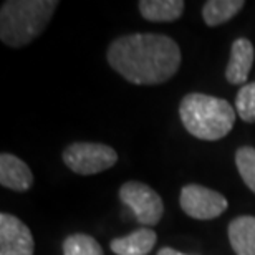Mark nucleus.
Segmentation results:
<instances>
[{
  "instance_id": "15",
  "label": "nucleus",
  "mask_w": 255,
  "mask_h": 255,
  "mask_svg": "<svg viewBox=\"0 0 255 255\" xmlns=\"http://www.w3.org/2000/svg\"><path fill=\"white\" fill-rule=\"evenodd\" d=\"M236 166L246 186L255 194V147L242 146L236 152Z\"/></svg>"
},
{
  "instance_id": "11",
  "label": "nucleus",
  "mask_w": 255,
  "mask_h": 255,
  "mask_svg": "<svg viewBox=\"0 0 255 255\" xmlns=\"http://www.w3.org/2000/svg\"><path fill=\"white\" fill-rule=\"evenodd\" d=\"M229 242L237 255H255V217L239 216L229 224Z\"/></svg>"
},
{
  "instance_id": "9",
  "label": "nucleus",
  "mask_w": 255,
  "mask_h": 255,
  "mask_svg": "<svg viewBox=\"0 0 255 255\" xmlns=\"http://www.w3.org/2000/svg\"><path fill=\"white\" fill-rule=\"evenodd\" d=\"M255 58L254 45L249 38L241 37L232 43L231 60L226 68V78L231 85H247L249 73Z\"/></svg>"
},
{
  "instance_id": "2",
  "label": "nucleus",
  "mask_w": 255,
  "mask_h": 255,
  "mask_svg": "<svg viewBox=\"0 0 255 255\" xmlns=\"http://www.w3.org/2000/svg\"><path fill=\"white\" fill-rule=\"evenodd\" d=\"M237 111L227 100L204 93H189L179 105V116L189 134L202 141H219L236 125Z\"/></svg>"
},
{
  "instance_id": "5",
  "label": "nucleus",
  "mask_w": 255,
  "mask_h": 255,
  "mask_svg": "<svg viewBox=\"0 0 255 255\" xmlns=\"http://www.w3.org/2000/svg\"><path fill=\"white\" fill-rule=\"evenodd\" d=\"M120 197L136 216L137 222L146 227L159 224L164 214V204L161 196L152 187L137 181H128L121 186Z\"/></svg>"
},
{
  "instance_id": "6",
  "label": "nucleus",
  "mask_w": 255,
  "mask_h": 255,
  "mask_svg": "<svg viewBox=\"0 0 255 255\" xmlns=\"http://www.w3.org/2000/svg\"><path fill=\"white\" fill-rule=\"evenodd\" d=\"M179 204L187 216L197 221H212L227 211L229 202L221 192L201 184H187L181 189Z\"/></svg>"
},
{
  "instance_id": "17",
  "label": "nucleus",
  "mask_w": 255,
  "mask_h": 255,
  "mask_svg": "<svg viewBox=\"0 0 255 255\" xmlns=\"http://www.w3.org/2000/svg\"><path fill=\"white\" fill-rule=\"evenodd\" d=\"M157 255H184V254L179 251H174V249H171V247H164L157 252Z\"/></svg>"
},
{
  "instance_id": "13",
  "label": "nucleus",
  "mask_w": 255,
  "mask_h": 255,
  "mask_svg": "<svg viewBox=\"0 0 255 255\" xmlns=\"http://www.w3.org/2000/svg\"><path fill=\"white\" fill-rule=\"evenodd\" d=\"M244 0H209L202 7L204 22L209 27H219L227 23L244 8Z\"/></svg>"
},
{
  "instance_id": "16",
  "label": "nucleus",
  "mask_w": 255,
  "mask_h": 255,
  "mask_svg": "<svg viewBox=\"0 0 255 255\" xmlns=\"http://www.w3.org/2000/svg\"><path fill=\"white\" fill-rule=\"evenodd\" d=\"M236 111L246 123H255V83L244 85L236 96Z\"/></svg>"
},
{
  "instance_id": "4",
  "label": "nucleus",
  "mask_w": 255,
  "mask_h": 255,
  "mask_svg": "<svg viewBox=\"0 0 255 255\" xmlns=\"http://www.w3.org/2000/svg\"><path fill=\"white\" fill-rule=\"evenodd\" d=\"M63 162L76 174H100L118 162V152L101 142H73L65 147Z\"/></svg>"
},
{
  "instance_id": "14",
  "label": "nucleus",
  "mask_w": 255,
  "mask_h": 255,
  "mask_svg": "<svg viewBox=\"0 0 255 255\" xmlns=\"http://www.w3.org/2000/svg\"><path fill=\"white\" fill-rule=\"evenodd\" d=\"M63 255H105L96 239L86 234H71L63 241Z\"/></svg>"
},
{
  "instance_id": "8",
  "label": "nucleus",
  "mask_w": 255,
  "mask_h": 255,
  "mask_svg": "<svg viewBox=\"0 0 255 255\" xmlns=\"http://www.w3.org/2000/svg\"><path fill=\"white\" fill-rule=\"evenodd\" d=\"M0 184L15 192H27L33 186V174L27 162L20 157L2 152L0 154Z\"/></svg>"
},
{
  "instance_id": "7",
  "label": "nucleus",
  "mask_w": 255,
  "mask_h": 255,
  "mask_svg": "<svg viewBox=\"0 0 255 255\" xmlns=\"http://www.w3.org/2000/svg\"><path fill=\"white\" fill-rule=\"evenodd\" d=\"M35 242L30 229L12 214H0V255H33Z\"/></svg>"
},
{
  "instance_id": "1",
  "label": "nucleus",
  "mask_w": 255,
  "mask_h": 255,
  "mask_svg": "<svg viewBox=\"0 0 255 255\" xmlns=\"http://www.w3.org/2000/svg\"><path fill=\"white\" fill-rule=\"evenodd\" d=\"M108 63L132 85H161L181 66V48L161 33H131L108 47Z\"/></svg>"
},
{
  "instance_id": "3",
  "label": "nucleus",
  "mask_w": 255,
  "mask_h": 255,
  "mask_svg": "<svg viewBox=\"0 0 255 255\" xmlns=\"http://www.w3.org/2000/svg\"><path fill=\"white\" fill-rule=\"evenodd\" d=\"M57 0H7L0 8V38L7 47L32 43L48 27Z\"/></svg>"
},
{
  "instance_id": "10",
  "label": "nucleus",
  "mask_w": 255,
  "mask_h": 255,
  "mask_svg": "<svg viewBox=\"0 0 255 255\" xmlns=\"http://www.w3.org/2000/svg\"><path fill=\"white\" fill-rule=\"evenodd\" d=\"M157 236L149 227H141L125 237L113 239L111 252L116 255H147L156 246Z\"/></svg>"
},
{
  "instance_id": "12",
  "label": "nucleus",
  "mask_w": 255,
  "mask_h": 255,
  "mask_svg": "<svg viewBox=\"0 0 255 255\" xmlns=\"http://www.w3.org/2000/svg\"><path fill=\"white\" fill-rule=\"evenodd\" d=\"M137 7L142 17L149 22L169 23L181 17L186 3L182 0H141Z\"/></svg>"
}]
</instances>
